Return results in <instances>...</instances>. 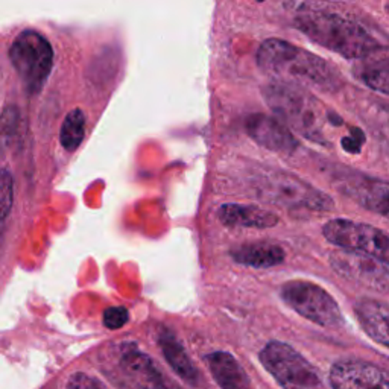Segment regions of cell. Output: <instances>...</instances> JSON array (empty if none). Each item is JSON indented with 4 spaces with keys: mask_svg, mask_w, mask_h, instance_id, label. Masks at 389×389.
Wrapping results in <instances>:
<instances>
[{
    "mask_svg": "<svg viewBox=\"0 0 389 389\" xmlns=\"http://www.w3.org/2000/svg\"><path fill=\"white\" fill-rule=\"evenodd\" d=\"M330 263L342 277L355 280L377 292L389 293V265L377 258L342 249L331 254Z\"/></svg>",
    "mask_w": 389,
    "mask_h": 389,
    "instance_id": "cell-9",
    "label": "cell"
},
{
    "mask_svg": "<svg viewBox=\"0 0 389 389\" xmlns=\"http://www.w3.org/2000/svg\"><path fill=\"white\" fill-rule=\"evenodd\" d=\"M254 186L258 198L274 204L315 212H330L335 207L333 199L327 193L283 170L265 172L256 178Z\"/></svg>",
    "mask_w": 389,
    "mask_h": 389,
    "instance_id": "cell-4",
    "label": "cell"
},
{
    "mask_svg": "<svg viewBox=\"0 0 389 389\" xmlns=\"http://www.w3.org/2000/svg\"><path fill=\"white\" fill-rule=\"evenodd\" d=\"M258 360L282 389H322L315 366L289 344L268 342L258 353Z\"/></svg>",
    "mask_w": 389,
    "mask_h": 389,
    "instance_id": "cell-6",
    "label": "cell"
},
{
    "mask_svg": "<svg viewBox=\"0 0 389 389\" xmlns=\"http://www.w3.org/2000/svg\"><path fill=\"white\" fill-rule=\"evenodd\" d=\"M356 76L366 87L389 95V58H373L360 63Z\"/></svg>",
    "mask_w": 389,
    "mask_h": 389,
    "instance_id": "cell-19",
    "label": "cell"
},
{
    "mask_svg": "<svg viewBox=\"0 0 389 389\" xmlns=\"http://www.w3.org/2000/svg\"><path fill=\"white\" fill-rule=\"evenodd\" d=\"M154 389H181V388H179V386L175 384V381L169 380V379L166 377L164 374L162 373L160 376H158V379L155 380Z\"/></svg>",
    "mask_w": 389,
    "mask_h": 389,
    "instance_id": "cell-25",
    "label": "cell"
},
{
    "mask_svg": "<svg viewBox=\"0 0 389 389\" xmlns=\"http://www.w3.org/2000/svg\"><path fill=\"white\" fill-rule=\"evenodd\" d=\"M205 364L221 389H253L247 371L230 353L213 351L205 356Z\"/></svg>",
    "mask_w": 389,
    "mask_h": 389,
    "instance_id": "cell-14",
    "label": "cell"
},
{
    "mask_svg": "<svg viewBox=\"0 0 389 389\" xmlns=\"http://www.w3.org/2000/svg\"><path fill=\"white\" fill-rule=\"evenodd\" d=\"M340 189L362 205L366 210H371L389 219V183L381 181L366 175L353 174L344 178L340 183Z\"/></svg>",
    "mask_w": 389,
    "mask_h": 389,
    "instance_id": "cell-11",
    "label": "cell"
},
{
    "mask_svg": "<svg viewBox=\"0 0 389 389\" xmlns=\"http://www.w3.org/2000/svg\"><path fill=\"white\" fill-rule=\"evenodd\" d=\"M263 96L280 122L315 143L330 145L326 126L344 125L336 113L326 110L318 99L298 84L272 82L263 89Z\"/></svg>",
    "mask_w": 389,
    "mask_h": 389,
    "instance_id": "cell-1",
    "label": "cell"
},
{
    "mask_svg": "<svg viewBox=\"0 0 389 389\" xmlns=\"http://www.w3.org/2000/svg\"><path fill=\"white\" fill-rule=\"evenodd\" d=\"M355 312L365 333L389 350V306L373 298H362L355 304Z\"/></svg>",
    "mask_w": 389,
    "mask_h": 389,
    "instance_id": "cell-15",
    "label": "cell"
},
{
    "mask_svg": "<svg viewBox=\"0 0 389 389\" xmlns=\"http://www.w3.org/2000/svg\"><path fill=\"white\" fill-rule=\"evenodd\" d=\"M66 389H108L102 381L85 373L71 374Z\"/></svg>",
    "mask_w": 389,
    "mask_h": 389,
    "instance_id": "cell-22",
    "label": "cell"
},
{
    "mask_svg": "<svg viewBox=\"0 0 389 389\" xmlns=\"http://www.w3.org/2000/svg\"><path fill=\"white\" fill-rule=\"evenodd\" d=\"M331 389H389V371L364 360H340L329 374Z\"/></svg>",
    "mask_w": 389,
    "mask_h": 389,
    "instance_id": "cell-10",
    "label": "cell"
},
{
    "mask_svg": "<svg viewBox=\"0 0 389 389\" xmlns=\"http://www.w3.org/2000/svg\"><path fill=\"white\" fill-rule=\"evenodd\" d=\"M219 219L227 227L271 228L278 224V216L254 205L225 204L221 207Z\"/></svg>",
    "mask_w": 389,
    "mask_h": 389,
    "instance_id": "cell-17",
    "label": "cell"
},
{
    "mask_svg": "<svg viewBox=\"0 0 389 389\" xmlns=\"http://www.w3.org/2000/svg\"><path fill=\"white\" fill-rule=\"evenodd\" d=\"M232 257L237 263L251 268H271L285 260L282 247L266 242L243 243L232 251Z\"/></svg>",
    "mask_w": 389,
    "mask_h": 389,
    "instance_id": "cell-18",
    "label": "cell"
},
{
    "mask_svg": "<svg viewBox=\"0 0 389 389\" xmlns=\"http://www.w3.org/2000/svg\"><path fill=\"white\" fill-rule=\"evenodd\" d=\"M158 345L163 353V357L177 376L184 380L187 385L193 388L203 386V376H201L197 365L192 362L190 356L187 355L184 345L179 342L178 337L170 330L163 329L158 333Z\"/></svg>",
    "mask_w": 389,
    "mask_h": 389,
    "instance_id": "cell-13",
    "label": "cell"
},
{
    "mask_svg": "<svg viewBox=\"0 0 389 389\" xmlns=\"http://www.w3.org/2000/svg\"><path fill=\"white\" fill-rule=\"evenodd\" d=\"M322 234L341 249L355 251L389 265V233L380 228L348 219H333L322 227Z\"/></svg>",
    "mask_w": 389,
    "mask_h": 389,
    "instance_id": "cell-8",
    "label": "cell"
},
{
    "mask_svg": "<svg viewBox=\"0 0 389 389\" xmlns=\"http://www.w3.org/2000/svg\"><path fill=\"white\" fill-rule=\"evenodd\" d=\"M293 26L316 45L348 60L368 58L381 49L362 25L337 12L304 11L295 19Z\"/></svg>",
    "mask_w": 389,
    "mask_h": 389,
    "instance_id": "cell-2",
    "label": "cell"
},
{
    "mask_svg": "<svg viewBox=\"0 0 389 389\" xmlns=\"http://www.w3.org/2000/svg\"><path fill=\"white\" fill-rule=\"evenodd\" d=\"M14 203V179L8 170L2 172V219L8 218Z\"/></svg>",
    "mask_w": 389,
    "mask_h": 389,
    "instance_id": "cell-23",
    "label": "cell"
},
{
    "mask_svg": "<svg viewBox=\"0 0 389 389\" xmlns=\"http://www.w3.org/2000/svg\"><path fill=\"white\" fill-rule=\"evenodd\" d=\"M280 295L292 311L321 327L337 329L344 324L337 302L318 285L306 280H292L282 286Z\"/></svg>",
    "mask_w": 389,
    "mask_h": 389,
    "instance_id": "cell-7",
    "label": "cell"
},
{
    "mask_svg": "<svg viewBox=\"0 0 389 389\" xmlns=\"http://www.w3.org/2000/svg\"><path fill=\"white\" fill-rule=\"evenodd\" d=\"M8 55L11 66L30 95L45 87L54 64V50L45 35L31 30L20 32Z\"/></svg>",
    "mask_w": 389,
    "mask_h": 389,
    "instance_id": "cell-5",
    "label": "cell"
},
{
    "mask_svg": "<svg viewBox=\"0 0 389 389\" xmlns=\"http://www.w3.org/2000/svg\"><path fill=\"white\" fill-rule=\"evenodd\" d=\"M119 362L129 380L140 389H154L155 380L162 374V371L154 364V360L145 353H142L134 344H128L122 347Z\"/></svg>",
    "mask_w": 389,
    "mask_h": 389,
    "instance_id": "cell-16",
    "label": "cell"
},
{
    "mask_svg": "<svg viewBox=\"0 0 389 389\" xmlns=\"http://www.w3.org/2000/svg\"><path fill=\"white\" fill-rule=\"evenodd\" d=\"M104 326L110 330H119L129 321V312L122 306L108 307L104 312Z\"/></svg>",
    "mask_w": 389,
    "mask_h": 389,
    "instance_id": "cell-21",
    "label": "cell"
},
{
    "mask_svg": "<svg viewBox=\"0 0 389 389\" xmlns=\"http://www.w3.org/2000/svg\"><path fill=\"white\" fill-rule=\"evenodd\" d=\"M247 131L253 140L276 153H292L298 140L283 122L266 114H253L247 120Z\"/></svg>",
    "mask_w": 389,
    "mask_h": 389,
    "instance_id": "cell-12",
    "label": "cell"
},
{
    "mask_svg": "<svg viewBox=\"0 0 389 389\" xmlns=\"http://www.w3.org/2000/svg\"><path fill=\"white\" fill-rule=\"evenodd\" d=\"M257 64L271 75L297 79L324 91L341 87L340 75L326 60L285 40L263 41L257 50Z\"/></svg>",
    "mask_w": 389,
    "mask_h": 389,
    "instance_id": "cell-3",
    "label": "cell"
},
{
    "mask_svg": "<svg viewBox=\"0 0 389 389\" xmlns=\"http://www.w3.org/2000/svg\"><path fill=\"white\" fill-rule=\"evenodd\" d=\"M365 142V135L359 128H351V134L341 140L342 148L350 154H359Z\"/></svg>",
    "mask_w": 389,
    "mask_h": 389,
    "instance_id": "cell-24",
    "label": "cell"
},
{
    "mask_svg": "<svg viewBox=\"0 0 389 389\" xmlns=\"http://www.w3.org/2000/svg\"><path fill=\"white\" fill-rule=\"evenodd\" d=\"M85 135V116L84 113L75 108L71 110L66 119L63 122L61 131H60V142L61 146L69 151V153H74L81 145Z\"/></svg>",
    "mask_w": 389,
    "mask_h": 389,
    "instance_id": "cell-20",
    "label": "cell"
}]
</instances>
